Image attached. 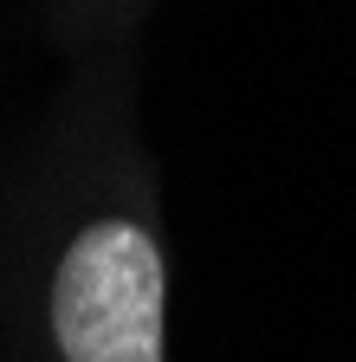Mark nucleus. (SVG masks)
<instances>
[{
	"instance_id": "nucleus-1",
	"label": "nucleus",
	"mask_w": 356,
	"mask_h": 362,
	"mask_svg": "<svg viewBox=\"0 0 356 362\" xmlns=\"http://www.w3.org/2000/svg\"><path fill=\"white\" fill-rule=\"evenodd\" d=\"M65 362H162V252L143 226L98 220L71 240L52 285Z\"/></svg>"
}]
</instances>
